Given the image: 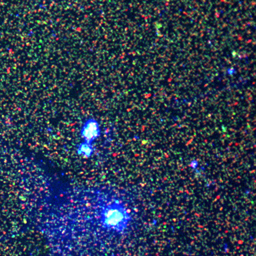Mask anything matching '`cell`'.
I'll return each mask as SVG.
<instances>
[{"label": "cell", "instance_id": "6da1fadb", "mask_svg": "<svg viewBox=\"0 0 256 256\" xmlns=\"http://www.w3.org/2000/svg\"><path fill=\"white\" fill-rule=\"evenodd\" d=\"M131 217L123 205L114 203L109 205L101 213V223L105 229L123 231L127 227Z\"/></svg>", "mask_w": 256, "mask_h": 256}, {"label": "cell", "instance_id": "7a4b0ae2", "mask_svg": "<svg viewBox=\"0 0 256 256\" xmlns=\"http://www.w3.org/2000/svg\"><path fill=\"white\" fill-rule=\"evenodd\" d=\"M81 134L86 143L90 144L100 134L98 122L93 119L88 120L82 128Z\"/></svg>", "mask_w": 256, "mask_h": 256}, {"label": "cell", "instance_id": "3957f363", "mask_svg": "<svg viewBox=\"0 0 256 256\" xmlns=\"http://www.w3.org/2000/svg\"><path fill=\"white\" fill-rule=\"evenodd\" d=\"M79 152L85 156H90L93 152V149L90 144L88 143L82 144L79 149Z\"/></svg>", "mask_w": 256, "mask_h": 256}]
</instances>
